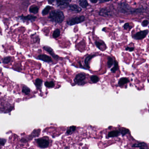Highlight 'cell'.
Masks as SVG:
<instances>
[{
  "label": "cell",
  "mask_w": 149,
  "mask_h": 149,
  "mask_svg": "<svg viewBox=\"0 0 149 149\" xmlns=\"http://www.w3.org/2000/svg\"><path fill=\"white\" fill-rule=\"evenodd\" d=\"M49 18L51 21L56 23H61L64 19L63 13L60 10L52 11L49 14Z\"/></svg>",
  "instance_id": "obj_1"
},
{
  "label": "cell",
  "mask_w": 149,
  "mask_h": 149,
  "mask_svg": "<svg viewBox=\"0 0 149 149\" xmlns=\"http://www.w3.org/2000/svg\"><path fill=\"white\" fill-rule=\"evenodd\" d=\"M118 10L120 13L124 14L136 13V9H132L128 4L125 2H122L118 4Z\"/></svg>",
  "instance_id": "obj_2"
},
{
  "label": "cell",
  "mask_w": 149,
  "mask_h": 149,
  "mask_svg": "<svg viewBox=\"0 0 149 149\" xmlns=\"http://www.w3.org/2000/svg\"><path fill=\"white\" fill-rule=\"evenodd\" d=\"M85 20V17L84 16H78L72 18L67 22V24L69 26H73L76 24H79L83 22Z\"/></svg>",
  "instance_id": "obj_3"
},
{
  "label": "cell",
  "mask_w": 149,
  "mask_h": 149,
  "mask_svg": "<svg viewBox=\"0 0 149 149\" xmlns=\"http://www.w3.org/2000/svg\"><path fill=\"white\" fill-rule=\"evenodd\" d=\"M148 30H144V31H140V32L137 33L133 36V38L136 40H142L148 34Z\"/></svg>",
  "instance_id": "obj_4"
},
{
  "label": "cell",
  "mask_w": 149,
  "mask_h": 149,
  "mask_svg": "<svg viewBox=\"0 0 149 149\" xmlns=\"http://www.w3.org/2000/svg\"><path fill=\"white\" fill-rule=\"evenodd\" d=\"M85 79H86V75L84 73H80L76 76L74 79V82L76 84H79L84 81Z\"/></svg>",
  "instance_id": "obj_5"
},
{
  "label": "cell",
  "mask_w": 149,
  "mask_h": 149,
  "mask_svg": "<svg viewBox=\"0 0 149 149\" xmlns=\"http://www.w3.org/2000/svg\"><path fill=\"white\" fill-rule=\"evenodd\" d=\"M99 15L104 17H110L112 15L111 11L107 8H102L99 13Z\"/></svg>",
  "instance_id": "obj_6"
},
{
  "label": "cell",
  "mask_w": 149,
  "mask_h": 149,
  "mask_svg": "<svg viewBox=\"0 0 149 149\" xmlns=\"http://www.w3.org/2000/svg\"><path fill=\"white\" fill-rule=\"evenodd\" d=\"M37 143L41 148H45L48 146L49 142L48 140L45 139H38L37 140Z\"/></svg>",
  "instance_id": "obj_7"
},
{
  "label": "cell",
  "mask_w": 149,
  "mask_h": 149,
  "mask_svg": "<svg viewBox=\"0 0 149 149\" xmlns=\"http://www.w3.org/2000/svg\"><path fill=\"white\" fill-rule=\"evenodd\" d=\"M57 6L62 9L67 8L69 6V3L68 1H56Z\"/></svg>",
  "instance_id": "obj_8"
},
{
  "label": "cell",
  "mask_w": 149,
  "mask_h": 149,
  "mask_svg": "<svg viewBox=\"0 0 149 149\" xmlns=\"http://www.w3.org/2000/svg\"><path fill=\"white\" fill-rule=\"evenodd\" d=\"M38 59L46 62L49 63L52 62V60L50 56L45 54L40 55L38 56Z\"/></svg>",
  "instance_id": "obj_9"
},
{
  "label": "cell",
  "mask_w": 149,
  "mask_h": 149,
  "mask_svg": "<svg viewBox=\"0 0 149 149\" xmlns=\"http://www.w3.org/2000/svg\"><path fill=\"white\" fill-rule=\"evenodd\" d=\"M69 8L70 11L76 13H79L81 11L82 9L77 5L72 4L69 6Z\"/></svg>",
  "instance_id": "obj_10"
},
{
  "label": "cell",
  "mask_w": 149,
  "mask_h": 149,
  "mask_svg": "<svg viewBox=\"0 0 149 149\" xmlns=\"http://www.w3.org/2000/svg\"><path fill=\"white\" fill-rule=\"evenodd\" d=\"M43 49H44V50L48 52L54 59H57L58 56L55 54V53H54V51H53L52 48L49 47H47V46H45V47H43Z\"/></svg>",
  "instance_id": "obj_11"
},
{
  "label": "cell",
  "mask_w": 149,
  "mask_h": 149,
  "mask_svg": "<svg viewBox=\"0 0 149 149\" xmlns=\"http://www.w3.org/2000/svg\"><path fill=\"white\" fill-rule=\"evenodd\" d=\"M20 18L24 20L28 21H34L35 19H36V16H34L32 15H29L26 16H20Z\"/></svg>",
  "instance_id": "obj_12"
},
{
  "label": "cell",
  "mask_w": 149,
  "mask_h": 149,
  "mask_svg": "<svg viewBox=\"0 0 149 149\" xmlns=\"http://www.w3.org/2000/svg\"><path fill=\"white\" fill-rule=\"evenodd\" d=\"M120 132L118 130L112 131L109 132L108 134V136L109 137H114L119 136L120 134Z\"/></svg>",
  "instance_id": "obj_13"
},
{
  "label": "cell",
  "mask_w": 149,
  "mask_h": 149,
  "mask_svg": "<svg viewBox=\"0 0 149 149\" xmlns=\"http://www.w3.org/2000/svg\"><path fill=\"white\" fill-rule=\"evenodd\" d=\"M129 80L128 78H126V77H123V78H121L119 80V81H118V85L119 86H123L124 84H126L127 83L129 82Z\"/></svg>",
  "instance_id": "obj_14"
},
{
  "label": "cell",
  "mask_w": 149,
  "mask_h": 149,
  "mask_svg": "<svg viewBox=\"0 0 149 149\" xmlns=\"http://www.w3.org/2000/svg\"><path fill=\"white\" fill-rule=\"evenodd\" d=\"M29 12L32 13L36 14L39 11V8L35 6H32L29 8Z\"/></svg>",
  "instance_id": "obj_15"
},
{
  "label": "cell",
  "mask_w": 149,
  "mask_h": 149,
  "mask_svg": "<svg viewBox=\"0 0 149 149\" xmlns=\"http://www.w3.org/2000/svg\"><path fill=\"white\" fill-rule=\"evenodd\" d=\"M79 2L80 6L82 8H86L87 6H88V1H85V0H81Z\"/></svg>",
  "instance_id": "obj_16"
},
{
  "label": "cell",
  "mask_w": 149,
  "mask_h": 149,
  "mask_svg": "<svg viewBox=\"0 0 149 149\" xmlns=\"http://www.w3.org/2000/svg\"><path fill=\"white\" fill-rule=\"evenodd\" d=\"M95 55L88 56L86 57L84 60V63L85 65L87 66L88 68H89V62L91 61V59L93 57H95Z\"/></svg>",
  "instance_id": "obj_17"
},
{
  "label": "cell",
  "mask_w": 149,
  "mask_h": 149,
  "mask_svg": "<svg viewBox=\"0 0 149 149\" xmlns=\"http://www.w3.org/2000/svg\"><path fill=\"white\" fill-rule=\"evenodd\" d=\"M61 35V31L60 29H56L54 31V33L53 34V36L54 38H57L60 36Z\"/></svg>",
  "instance_id": "obj_18"
},
{
  "label": "cell",
  "mask_w": 149,
  "mask_h": 149,
  "mask_svg": "<svg viewBox=\"0 0 149 149\" xmlns=\"http://www.w3.org/2000/svg\"><path fill=\"white\" fill-rule=\"evenodd\" d=\"M51 7L49 6L46 7L42 12V15H47L49 13V11L51 9Z\"/></svg>",
  "instance_id": "obj_19"
},
{
  "label": "cell",
  "mask_w": 149,
  "mask_h": 149,
  "mask_svg": "<svg viewBox=\"0 0 149 149\" xmlns=\"http://www.w3.org/2000/svg\"><path fill=\"white\" fill-rule=\"evenodd\" d=\"M114 63V61L111 57L109 56L108 57V62H107V65L109 68H111Z\"/></svg>",
  "instance_id": "obj_20"
},
{
  "label": "cell",
  "mask_w": 149,
  "mask_h": 149,
  "mask_svg": "<svg viewBox=\"0 0 149 149\" xmlns=\"http://www.w3.org/2000/svg\"><path fill=\"white\" fill-rule=\"evenodd\" d=\"M114 62H115V63H114V67L111 69V71L112 73H115L118 69V63L116 61H114Z\"/></svg>",
  "instance_id": "obj_21"
},
{
  "label": "cell",
  "mask_w": 149,
  "mask_h": 149,
  "mask_svg": "<svg viewBox=\"0 0 149 149\" xmlns=\"http://www.w3.org/2000/svg\"><path fill=\"white\" fill-rule=\"evenodd\" d=\"M95 44L96 45L97 47L99 49H101V50H102V47H103V46H105L104 42H100L96 41L95 42Z\"/></svg>",
  "instance_id": "obj_22"
},
{
  "label": "cell",
  "mask_w": 149,
  "mask_h": 149,
  "mask_svg": "<svg viewBox=\"0 0 149 149\" xmlns=\"http://www.w3.org/2000/svg\"><path fill=\"white\" fill-rule=\"evenodd\" d=\"M42 81L41 79H37L35 81V85L38 88H40L41 87L42 85Z\"/></svg>",
  "instance_id": "obj_23"
},
{
  "label": "cell",
  "mask_w": 149,
  "mask_h": 149,
  "mask_svg": "<svg viewBox=\"0 0 149 149\" xmlns=\"http://www.w3.org/2000/svg\"><path fill=\"white\" fill-rule=\"evenodd\" d=\"M22 92L24 93L25 95H28L30 92V89L28 88L27 87H26V86L23 87V88H22Z\"/></svg>",
  "instance_id": "obj_24"
},
{
  "label": "cell",
  "mask_w": 149,
  "mask_h": 149,
  "mask_svg": "<svg viewBox=\"0 0 149 149\" xmlns=\"http://www.w3.org/2000/svg\"><path fill=\"white\" fill-rule=\"evenodd\" d=\"M91 80L93 83H95L99 81V78L97 76L93 75L91 77Z\"/></svg>",
  "instance_id": "obj_25"
},
{
  "label": "cell",
  "mask_w": 149,
  "mask_h": 149,
  "mask_svg": "<svg viewBox=\"0 0 149 149\" xmlns=\"http://www.w3.org/2000/svg\"><path fill=\"white\" fill-rule=\"evenodd\" d=\"M76 130V127L74 126H72L70 127L67 130V133L68 134H70L74 132Z\"/></svg>",
  "instance_id": "obj_26"
},
{
  "label": "cell",
  "mask_w": 149,
  "mask_h": 149,
  "mask_svg": "<svg viewBox=\"0 0 149 149\" xmlns=\"http://www.w3.org/2000/svg\"><path fill=\"white\" fill-rule=\"evenodd\" d=\"M45 86L48 88H53L54 86V83L53 81L46 82L45 83Z\"/></svg>",
  "instance_id": "obj_27"
},
{
  "label": "cell",
  "mask_w": 149,
  "mask_h": 149,
  "mask_svg": "<svg viewBox=\"0 0 149 149\" xmlns=\"http://www.w3.org/2000/svg\"><path fill=\"white\" fill-rule=\"evenodd\" d=\"M11 57L10 56L8 57H5L3 59V63L5 64H7V63H9L10 61H11Z\"/></svg>",
  "instance_id": "obj_28"
},
{
  "label": "cell",
  "mask_w": 149,
  "mask_h": 149,
  "mask_svg": "<svg viewBox=\"0 0 149 149\" xmlns=\"http://www.w3.org/2000/svg\"><path fill=\"white\" fill-rule=\"evenodd\" d=\"M145 144L144 143H138L133 145V146L136 147H143L144 146H145Z\"/></svg>",
  "instance_id": "obj_29"
},
{
  "label": "cell",
  "mask_w": 149,
  "mask_h": 149,
  "mask_svg": "<svg viewBox=\"0 0 149 149\" xmlns=\"http://www.w3.org/2000/svg\"><path fill=\"white\" fill-rule=\"evenodd\" d=\"M148 24H149V21L147 20H144L142 23V26L143 27H146L148 26Z\"/></svg>",
  "instance_id": "obj_30"
},
{
  "label": "cell",
  "mask_w": 149,
  "mask_h": 149,
  "mask_svg": "<svg viewBox=\"0 0 149 149\" xmlns=\"http://www.w3.org/2000/svg\"><path fill=\"white\" fill-rule=\"evenodd\" d=\"M6 143V140L3 139H0V146L4 145Z\"/></svg>",
  "instance_id": "obj_31"
},
{
  "label": "cell",
  "mask_w": 149,
  "mask_h": 149,
  "mask_svg": "<svg viewBox=\"0 0 149 149\" xmlns=\"http://www.w3.org/2000/svg\"><path fill=\"white\" fill-rule=\"evenodd\" d=\"M124 29H127L130 28H131V27L130 26V24L129 23H126L123 26Z\"/></svg>",
  "instance_id": "obj_32"
},
{
  "label": "cell",
  "mask_w": 149,
  "mask_h": 149,
  "mask_svg": "<svg viewBox=\"0 0 149 149\" xmlns=\"http://www.w3.org/2000/svg\"><path fill=\"white\" fill-rule=\"evenodd\" d=\"M134 48L133 47H127L125 48V50H127V51H129L130 52H132V51H133L134 50Z\"/></svg>",
  "instance_id": "obj_33"
},
{
  "label": "cell",
  "mask_w": 149,
  "mask_h": 149,
  "mask_svg": "<svg viewBox=\"0 0 149 149\" xmlns=\"http://www.w3.org/2000/svg\"><path fill=\"white\" fill-rule=\"evenodd\" d=\"M91 2L92 3H96L97 2V0H90Z\"/></svg>",
  "instance_id": "obj_34"
},
{
  "label": "cell",
  "mask_w": 149,
  "mask_h": 149,
  "mask_svg": "<svg viewBox=\"0 0 149 149\" xmlns=\"http://www.w3.org/2000/svg\"><path fill=\"white\" fill-rule=\"evenodd\" d=\"M110 1H100L99 2L100 3H104V2H109Z\"/></svg>",
  "instance_id": "obj_35"
},
{
  "label": "cell",
  "mask_w": 149,
  "mask_h": 149,
  "mask_svg": "<svg viewBox=\"0 0 149 149\" xmlns=\"http://www.w3.org/2000/svg\"><path fill=\"white\" fill-rule=\"evenodd\" d=\"M54 2V1H49L48 2L50 4H52V2Z\"/></svg>",
  "instance_id": "obj_36"
},
{
  "label": "cell",
  "mask_w": 149,
  "mask_h": 149,
  "mask_svg": "<svg viewBox=\"0 0 149 149\" xmlns=\"http://www.w3.org/2000/svg\"><path fill=\"white\" fill-rule=\"evenodd\" d=\"M143 149V148H141V149Z\"/></svg>",
  "instance_id": "obj_37"
}]
</instances>
